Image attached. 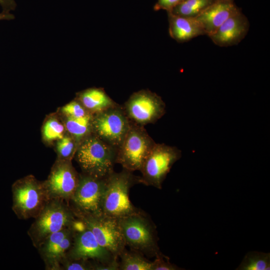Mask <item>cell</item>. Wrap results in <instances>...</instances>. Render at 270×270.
<instances>
[{
    "label": "cell",
    "instance_id": "28",
    "mask_svg": "<svg viewBox=\"0 0 270 270\" xmlns=\"http://www.w3.org/2000/svg\"><path fill=\"white\" fill-rule=\"evenodd\" d=\"M184 0H157L154 6V10H165L167 12H171L177 5Z\"/></svg>",
    "mask_w": 270,
    "mask_h": 270
},
{
    "label": "cell",
    "instance_id": "31",
    "mask_svg": "<svg viewBox=\"0 0 270 270\" xmlns=\"http://www.w3.org/2000/svg\"><path fill=\"white\" fill-rule=\"evenodd\" d=\"M14 18V16L10 12L0 13V20H10Z\"/></svg>",
    "mask_w": 270,
    "mask_h": 270
},
{
    "label": "cell",
    "instance_id": "3",
    "mask_svg": "<svg viewBox=\"0 0 270 270\" xmlns=\"http://www.w3.org/2000/svg\"><path fill=\"white\" fill-rule=\"evenodd\" d=\"M34 219L28 234L37 248L52 234L72 226L76 217L66 202L52 198Z\"/></svg>",
    "mask_w": 270,
    "mask_h": 270
},
{
    "label": "cell",
    "instance_id": "15",
    "mask_svg": "<svg viewBox=\"0 0 270 270\" xmlns=\"http://www.w3.org/2000/svg\"><path fill=\"white\" fill-rule=\"evenodd\" d=\"M248 18L240 10L228 18L208 37L220 46L236 45L246 36L249 30Z\"/></svg>",
    "mask_w": 270,
    "mask_h": 270
},
{
    "label": "cell",
    "instance_id": "30",
    "mask_svg": "<svg viewBox=\"0 0 270 270\" xmlns=\"http://www.w3.org/2000/svg\"><path fill=\"white\" fill-rule=\"evenodd\" d=\"M0 5L4 12H10L14 10L16 6L14 0H0Z\"/></svg>",
    "mask_w": 270,
    "mask_h": 270
},
{
    "label": "cell",
    "instance_id": "17",
    "mask_svg": "<svg viewBox=\"0 0 270 270\" xmlns=\"http://www.w3.org/2000/svg\"><path fill=\"white\" fill-rule=\"evenodd\" d=\"M168 32L172 38L178 42H184L205 32L195 18L178 16L167 12Z\"/></svg>",
    "mask_w": 270,
    "mask_h": 270
},
{
    "label": "cell",
    "instance_id": "7",
    "mask_svg": "<svg viewBox=\"0 0 270 270\" xmlns=\"http://www.w3.org/2000/svg\"><path fill=\"white\" fill-rule=\"evenodd\" d=\"M72 210L76 216L92 232L98 244L118 258L126 246L118 219L102 213L90 214Z\"/></svg>",
    "mask_w": 270,
    "mask_h": 270
},
{
    "label": "cell",
    "instance_id": "18",
    "mask_svg": "<svg viewBox=\"0 0 270 270\" xmlns=\"http://www.w3.org/2000/svg\"><path fill=\"white\" fill-rule=\"evenodd\" d=\"M92 114H96L118 105L102 88H91L76 94V98Z\"/></svg>",
    "mask_w": 270,
    "mask_h": 270
},
{
    "label": "cell",
    "instance_id": "5",
    "mask_svg": "<svg viewBox=\"0 0 270 270\" xmlns=\"http://www.w3.org/2000/svg\"><path fill=\"white\" fill-rule=\"evenodd\" d=\"M126 246L150 256L162 254L156 228L140 212L118 219Z\"/></svg>",
    "mask_w": 270,
    "mask_h": 270
},
{
    "label": "cell",
    "instance_id": "25",
    "mask_svg": "<svg viewBox=\"0 0 270 270\" xmlns=\"http://www.w3.org/2000/svg\"><path fill=\"white\" fill-rule=\"evenodd\" d=\"M61 111L64 117L76 118L90 114L76 98L64 106Z\"/></svg>",
    "mask_w": 270,
    "mask_h": 270
},
{
    "label": "cell",
    "instance_id": "32",
    "mask_svg": "<svg viewBox=\"0 0 270 270\" xmlns=\"http://www.w3.org/2000/svg\"><path fill=\"white\" fill-rule=\"evenodd\" d=\"M228 2H234V0H224Z\"/></svg>",
    "mask_w": 270,
    "mask_h": 270
},
{
    "label": "cell",
    "instance_id": "14",
    "mask_svg": "<svg viewBox=\"0 0 270 270\" xmlns=\"http://www.w3.org/2000/svg\"><path fill=\"white\" fill-rule=\"evenodd\" d=\"M74 235L72 226L52 234L37 248L46 270H60L71 247Z\"/></svg>",
    "mask_w": 270,
    "mask_h": 270
},
{
    "label": "cell",
    "instance_id": "22",
    "mask_svg": "<svg viewBox=\"0 0 270 270\" xmlns=\"http://www.w3.org/2000/svg\"><path fill=\"white\" fill-rule=\"evenodd\" d=\"M215 0H184L170 12L180 16L194 18Z\"/></svg>",
    "mask_w": 270,
    "mask_h": 270
},
{
    "label": "cell",
    "instance_id": "6",
    "mask_svg": "<svg viewBox=\"0 0 270 270\" xmlns=\"http://www.w3.org/2000/svg\"><path fill=\"white\" fill-rule=\"evenodd\" d=\"M155 144L144 126L131 122L130 129L117 150L116 163L130 172L140 170Z\"/></svg>",
    "mask_w": 270,
    "mask_h": 270
},
{
    "label": "cell",
    "instance_id": "27",
    "mask_svg": "<svg viewBox=\"0 0 270 270\" xmlns=\"http://www.w3.org/2000/svg\"><path fill=\"white\" fill-rule=\"evenodd\" d=\"M168 257L162 254L156 256L155 260L152 262V270H181L176 265L170 263Z\"/></svg>",
    "mask_w": 270,
    "mask_h": 270
},
{
    "label": "cell",
    "instance_id": "12",
    "mask_svg": "<svg viewBox=\"0 0 270 270\" xmlns=\"http://www.w3.org/2000/svg\"><path fill=\"white\" fill-rule=\"evenodd\" d=\"M106 178H98L82 173L70 200L74 210L90 214H102V204Z\"/></svg>",
    "mask_w": 270,
    "mask_h": 270
},
{
    "label": "cell",
    "instance_id": "4",
    "mask_svg": "<svg viewBox=\"0 0 270 270\" xmlns=\"http://www.w3.org/2000/svg\"><path fill=\"white\" fill-rule=\"evenodd\" d=\"M12 190V209L20 220L35 218L50 200L44 182L32 175L16 181Z\"/></svg>",
    "mask_w": 270,
    "mask_h": 270
},
{
    "label": "cell",
    "instance_id": "23",
    "mask_svg": "<svg viewBox=\"0 0 270 270\" xmlns=\"http://www.w3.org/2000/svg\"><path fill=\"white\" fill-rule=\"evenodd\" d=\"M64 122L56 117H51L46 121L42 127V136L48 142L58 140L66 134Z\"/></svg>",
    "mask_w": 270,
    "mask_h": 270
},
{
    "label": "cell",
    "instance_id": "1",
    "mask_svg": "<svg viewBox=\"0 0 270 270\" xmlns=\"http://www.w3.org/2000/svg\"><path fill=\"white\" fill-rule=\"evenodd\" d=\"M117 150L92 133L78 146L76 160L82 173L98 178H106L114 170Z\"/></svg>",
    "mask_w": 270,
    "mask_h": 270
},
{
    "label": "cell",
    "instance_id": "19",
    "mask_svg": "<svg viewBox=\"0 0 270 270\" xmlns=\"http://www.w3.org/2000/svg\"><path fill=\"white\" fill-rule=\"evenodd\" d=\"M93 114L80 118L64 117V124L66 132L79 144L92 133Z\"/></svg>",
    "mask_w": 270,
    "mask_h": 270
},
{
    "label": "cell",
    "instance_id": "21",
    "mask_svg": "<svg viewBox=\"0 0 270 270\" xmlns=\"http://www.w3.org/2000/svg\"><path fill=\"white\" fill-rule=\"evenodd\" d=\"M270 254L250 252L244 256L236 270H269Z\"/></svg>",
    "mask_w": 270,
    "mask_h": 270
},
{
    "label": "cell",
    "instance_id": "29",
    "mask_svg": "<svg viewBox=\"0 0 270 270\" xmlns=\"http://www.w3.org/2000/svg\"><path fill=\"white\" fill-rule=\"evenodd\" d=\"M116 258L112 261L106 263H93V270H120V264Z\"/></svg>",
    "mask_w": 270,
    "mask_h": 270
},
{
    "label": "cell",
    "instance_id": "26",
    "mask_svg": "<svg viewBox=\"0 0 270 270\" xmlns=\"http://www.w3.org/2000/svg\"><path fill=\"white\" fill-rule=\"evenodd\" d=\"M60 270H93V263L90 260L66 258L61 264Z\"/></svg>",
    "mask_w": 270,
    "mask_h": 270
},
{
    "label": "cell",
    "instance_id": "24",
    "mask_svg": "<svg viewBox=\"0 0 270 270\" xmlns=\"http://www.w3.org/2000/svg\"><path fill=\"white\" fill-rule=\"evenodd\" d=\"M78 146L76 141L66 132L62 138L57 140L56 148L58 158L72 160Z\"/></svg>",
    "mask_w": 270,
    "mask_h": 270
},
{
    "label": "cell",
    "instance_id": "13",
    "mask_svg": "<svg viewBox=\"0 0 270 270\" xmlns=\"http://www.w3.org/2000/svg\"><path fill=\"white\" fill-rule=\"evenodd\" d=\"M80 174L72 160L58 159L54 164L48 179L44 182L50 199L69 202L78 184Z\"/></svg>",
    "mask_w": 270,
    "mask_h": 270
},
{
    "label": "cell",
    "instance_id": "9",
    "mask_svg": "<svg viewBox=\"0 0 270 270\" xmlns=\"http://www.w3.org/2000/svg\"><path fill=\"white\" fill-rule=\"evenodd\" d=\"M122 108L132 122L142 126L154 124L166 113L162 98L149 90L134 92Z\"/></svg>",
    "mask_w": 270,
    "mask_h": 270
},
{
    "label": "cell",
    "instance_id": "10",
    "mask_svg": "<svg viewBox=\"0 0 270 270\" xmlns=\"http://www.w3.org/2000/svg\"><path fill=\"white\" fill-rule=\"evenodd\" d=\"M130 124L122 106L118 104L93 115L92 133L118 150Z\"/></svg>",
    "mask_w": 270,
    "mask_h": 270
},
{
    "label": "cell",
    "instance_id": "11",
    "mask_svg": "<svg viewBox=\"0 0 270 270\" xmlns=\"http://www.w3.org/2000/svg\"><path fill=\"white\" fill-rule=\"evenodd\" d=\"M73 226V242L67 253L66 258L92 260L96 262L106 263L118 258L101 246L92 232L77 218Z\"/></svg>",
    "mask_w": 270,
    "mask_h": 270
},
{
    "label": "cell",
    "instance_id": "8",
    "mask_svg": "<svg viewBox=\"0 0 270 270\" xmlns=\"http://www.w3.org/2000/svg\"><path fill=\"white\" fill-rule=\"evenodd\" d=\"M181 156L177 148L156 143L140 170L142 176L138 182L161 189L168 174Z\"/></svg>",
    "mask_w": 270,
    "mask_h": 270
},
{
    "label": "cell",
    "instance_id": "16",
    "mask_svg": "<svg viewBox=\"0 0 270 270\" xmlns=\"http://www.w3.org/2000/svg\"><path fill=\"white\" fill-rule=\"evenodd\" d=\"M240 9L234 3L224 0H216L196 17L205 34L210 36L230 16Z\"/></svg>",
    "mask_w": 270,
    "mask_h": 270
},
{
    "label": "cell",
    "instance_id": "2",
    "mask_svg": "<svg viewBox=\"0 0 270 270\" xmlns=\"http://www.w3.org/2000/svg\"><path fill=\"white\" fill-rule=\"evenodd\" d=\"M132 172L123 168L120 172H112L106 178L102 204L103 214L119 219L139 212L129 198L130 188L139 182Z\"/></svg>",
    "mask_w": 270,
    "mask_h": 270
},
{
    "label": "cell",
    "instance_id": "20",
    "mask_svg": "<svg viewBox=\"0 0 270 270\" xmlns=\"http://www.w3.org/2000/svg\"><path fill=\"white\" fill-rule=\"evenodd\" d=\"M119 256L120 270H152V262L147 260L138 252H129L124 250Z\"/></svg>",
    "mask_w": 270,
    "mask_h": 270
}]
</instances>
